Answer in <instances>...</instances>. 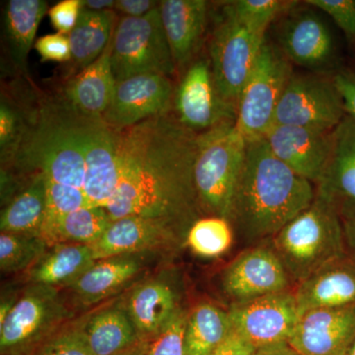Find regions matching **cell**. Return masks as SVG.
I'll return each instance as SVG.
<instances>
[{
  "label": "cell",
  "instance_id": "1",
  "mask_svg": "<svg viewBox=\"0 0 355 355\" xmlns=\"http://www.w3.org/2000/svg\"><path fill=\"white\" fill-rule=\"evenodd\" d=\"M197 137L168 113L119 132L120 183L105 209L112 220L162 219L187 234L200 210L193 176Z\"/></svg>",
  "mask_w": 355,
  "mask_h": 355
},
{
  "label": "cell",
  "instance_id": "2",
  "mask_svg": "<svg viewBox=\"0 0 355 355\" xmlns=\"http://www.w3.org/2000/svg\"><path fill=\"white\" fill-rule=\"evenodd\" d=\"M313 183L273 155L265 139L248 142L229 221L247 244L272 239L314 202Z\"/></svg>",
  "mask_w": 355,
  "mask_h": 355
},
{
  "label": "cell",
  "instance_id": "3",
  "mask_svg": "<svg viewBox=\"0 0 355 355\" xmlns=\"http://www.w3.org/2000/svg\"><path fill=\"white\" fill-rule=\"evenodd\" d=\"M270 240V248L297 286L347 254L342 217L317 193L312 205Z\"/></svg>",
  "mask_w": 355,
  "mask_h": 355
},
{
  "label": "cell",
  "instance_id": "4",
  "mask_svg": "<svg viewBox=\"0 0 355 355\" xmlns=\"http://www.w3.org/2000/svg\"><path fill=\"white\" fill-rule=\"evenodd\" d=\"M247 144L235 121L198 135L193 184L200 209L210 216L229 220Z\"/></svg>",
  "mask_w": 355,
  "mask_h": 355
},
{
  "label": "cell",
  "instance_id": "5",
  "mask_svg": "<svg viewBox=\"0 0 355 355\" xmlns=\"http://www.w3.org/2000/svg\"><path fill=\"white\" fill-rule=\"evenodd\" d=\"M112 69L116 83L146 73L173 76L177 67L159 6L142 17H121L112 40Z\"/></svg>",
  "mask_w": 355,
  "mask_h": 355
},
{
  "label": "cell",
  "instance_id": "6",
  "mask_svg": "<svg viewBox=\"0 0 355 355\" xmlns=\"http://www.w3.org/2000/svg\"><path fill=\"white\" fill-rule=\"evenodd\" d=\"M292 72L279 48L263 42L238 99L236 128L248 142L263 139L275 123V112Z\"/></svg>",
  "mask_w": 355,
  "mask_h": 355
},
{
  "label": "cell",
  "instance_id": "7",
  "mask_svg": "<svg viewBox=\"0 0 355 355\" xmlns=\"http://www.w3.org/2000/svg\"><path fill=\"white\" fill-rule=\"evenodd\" d=\"M69 316L55 287L33 284L0 323L1 355H31Z\"/></svg>",
  "mask_w": 355,
  "mask_h": 355
},
{
  "label": "cell",
  "instance_id": "8",
  "mask_svg": "<svg viewBox=\"0 0 355 355\" xmlns=\"http://www.w3.org/2000/svg\"><path fill=\"white\" fill-rule=\"evenodd\" d=\"M345 116L334 78L321 73H293L280 98L275 123L331 132Z\"/></svg>",
  "mask_w": 355,
  "mask_h": 355
},
{
  "label": "cell",
  "instance_id": "9",
  "mask_svg": "<svg viewBox=\"0 0 355 355\" xmlns=\"http://www.w3.org/2000/svg\"><path fill=\"white\" fill-rule=\"evenodd\" d=\"M210 42V67L221 97L237 109L238 99L266 38L248 30L225 10Z\"/></svg>",
  "mask_w": 355,
  "mask_h": 355
},
{
  "label": "cell",
  "instance_id": "10",
  "mask_svg": "<svg viewBox=\"0 0 355 355\" xmlns=\"http://www.w3.org/2000/svg\"><path fill=\"white\" fill-rule=\"evenodd\" d=\"M228 314L232 328L256 349L288 343L301 315L295 294L288 291L233 303Z\"/></svg>",
  "mask_w": 355,
  "mask_h": 355
},
{
  "label": "cell",
  "instance_id": "11",
  "mask_svg": "<svg viewBox=\"0 0 355 355\" xmlns=\"http://www.w3.org/2000/svg\"><path fill=\"white\" fill-rule=\"evenodd\" d=\"M176 119L190 132L200 135L228 121H235L236 107L217 90L209 60L193 62L175 91Z\"/></svg>",
  "mask_w": 355,
  "mask_h": 355
},
{
  "label": "cell",
  "instance_id": "12",
  "mask_svg": "<svg viewBox=\"0 0 355 355\" xmlns=\"http://www.w3.org/2000/svg\"><path fill=\"white\" fill-rule=\"evenodd\" d=\"M169 76L140 74L116 83L113 97L102 119L110 128L121 130L167 114L174 99Z\"/></svg>",
  "mask_w": 355,
  "mask_h": 355
},
{
  "label": "cell",
  "instance_id": "13",
  "mask_svg": "<svg viewBox=\"0 0 355 355\" xmlns=\"http://www.w3.org/2000/svg\"><path fill=\"white\" fill-rule=\"evenodd\" d=\"M263 139L275 157L299 176L317 184L330 162L335 130L275 123Z\"/></svg>",
  "mask_w": 355,
  "mask_h": 355
},
{
  "label": "cell",
  "instance_id": "14",
  "mask_svg": "<svg viewBox=\"0 0 355 355\" xmlns=\"http://www.w3.org/2000/svg\"><path fill=\"white\" fill-rule=\"evenodd\" d=\"M291 279L270 247L252 248L229 263L222 275L223 291L234 303L288 291Z\"/></svg>",
  "mask_w": 355,
  "mask_h": 355
},
{
  "label": "cell",
  "instance_id": "15",
  "mask_svg": "<svg viewBox=\"0 0 355 355\" xmlns=\"http://www.w3.org/2000/svg\"><path fill=\"white\" fill-rule=\"evenodd\" d=\"M355 342V305L300 315L289 345L303 355H347Z\"/></svg>",
  "mask_w": 355,
  "mask_h": 355
},
{
  "label": "cell",
  "instance_id": "16",
  "mask_svg": "<svg viewBox=\"0 0 355 355\" xmlns=\"http://www.w3.org/2000/svg\"><path fill=\"white\" fill-rule=\"evenodd\" d=\"M85 161L84 193L89 207L106 209L120 183L119 130L102 118L89 120Z\"/></svg>",
  "mask_w": 355,
  "mask_h": 355
},
{
  "label": "cell",
  "instance_id": "17",
  "mask_svg": "<svg viewBox=\"0 0 355 355\" xmlns=\"http://www.w3.org/2000/svg\"><path fill=\"white\" fill-rule=\"evenodd\" d=\"M183 234V231L162 219L128 216L112 222L102 237L89 247L95 260L99 261L170 246Z\"/></svg>",
  "mask_w": 355,
  "mask_h": 355
},
{
  "label": "cell",
  "instance_id": "18",
  "mask_svg": "<svg viewBox=\"0 0 355 355\" xmlns=\"http://www.w3.org/2000/svg\"><path fill=\"white\" fill-rule=\"evenodd\" d=\"M316 186L343 220L355 217V121L349 116L335 130L330 162Z\"/></svg>",
  "mask_w": 355,
  "mask_h": 355
},
{
  "label": "cell",
  "instance_id": "19",
  "mask_svg": "<svg viewBox=\"0 0 355 355\" xmlns=\"http://www.w3.org/2000/svg\"><path fill=\"white\" fill-rule=\"evenodd\" d=\"M280 51L289 62L321 73L334 55L333 37L316 13L302 11L287 18L279 34Z\"/></svg>",
  "mask_w": 355,
  "mask_h": 355
},
{
  "label": "cell",
  "instance_id": "20",
  "mask_svg": "<svg viewBox=\"0 0 355 355\" xmlns=\"http://www.w3.org/2000/svg\"><path fill=\"white\" fill-rule=\"evenodd\" d=\"M300 314L319 308L355 305V260L349 254L327 263L294 291Z\"/></svg>",
  "mask_w": 355,
  "mask_h": 355
},
{
  "label": "cell",
  "instance_id": "21",
  "mask_svg": "<svg viewBox=\"0 0 355 355\" xmlns=\"http://www.w3.org/2000/svg\"><path fill=\"white\" fill-rule=\"evenodd\" d=\"M161 19L177 69L190 64L207 29L209 2L164 0L159 2Z\"/></svg>",
  "mask_w": 355,
  "mask_h": 355
},
{
  "label": "cell",
  "instance_id": "22",
  "mask_svg": "<svg viewBox=\"0 0 355 355\" xmlns=\"http://www.w3.org/2000/svg\"><path fill=\"white\" fill-rule=\"evenodd\" d=\"M181 310L176 287L169 280L155 279L132 291L125 311L140 340L153 342Z\"/></svg>",
  "mask_w": 355,
  "mask_h": 355
},
{
  "label": "cell",
  "instance_id": "23",
  "mask_svg": "<svg viewBox=\"0 0 355 355\" xmlns=\"http://www.w3.org/2000/svg\"><path fill=\"white\" fill-rule=\"evenodd\" d=\"M112 40L94 62L65 84L60 94L77 111L95 118H102L116 87L111 62Z\"/></svg>",
  "mask_w": 355,
  "mask_h": 355
},
{
  "label": "cell",
  "instance_id": "24",
  "mask_svg": "<svg viewBox=\"0 0 355 355\" xmlns=\"http://www.w3.org/2000/svg\"><path fill=\"white\" fill-rule=\"evenodd\" d=\"M88 245L58 244L30 268L33 284L49 287L72 286L96 263Z\"/></svg>",
  "mask_w": 355,
  "mask_h": 355
},
{
  "label": "cell",
  "instance_id": "25",
  "mask_svg": "<svg viewBox=\"0 0 355 355\" xmlns=\"http://www.w3.org/2000/svg\"><path fill=\"white\" fill-rule=\"evenodd\" d=\"M141 270L142 263L137 254L112 257L96 261L95 265L70 287L79 302L92 305L127 286Z\"/></svg>",
  "mask_w": 355,
  "mask_h": 355
},
{
  "label": "cell",
  "instance_id": "26",
  "mask_svg": "<svg viewBox=\"0 0 355 355\" xmlns=\"http://www.w3.org/2000/svg\"><path fill=\"white\" fill-rule=\"evenodd\" d=\"M46 214V180L42 174L33 175L2 209L0 229L1 232L40 236Z\"/></svg>",
  "mask_w": 355,
  "mask_h": 355
},
{
  "label": "cell",
  "instance_id": "27",
  "mask_svg": "<svg viewBox=\"0 0 355 355\" xmlns=\"http://www.w3.org/2000/svg\"><path fill=\"white\" fill-rule=\"evenodd\" d=\"M44 0H9L4 12V25L9 53L14 64L27 70V60L40 23L49 12Z\"/></svg>",
  "mask_w": 355,
  "mask_h": 355
},
{
  "label": "cell",
  "instance_id": "28",
  "mask_svg": "<svg viewBox=\"0 0 355 355\" xmlns=\"http://www.w3.org/2000/svg\"><path fill=\"white\" fill-rule=\"evenodd\" d=\"M116 12L83 8L74 29L69 34L71 60L80 70L94 62L113 38Z\"/></svg>",
  "mask_w": 355,
  "mask_h": 355
},
{
  "label": "cell",
  "instance_id": "29",
  "mask_svg": "<svg viewBox=\"0 0 355 355\" xmlns=\"http://www.w3.org/2000/svg\"><path fill=\"white\" fill-rule=\"evenodd\" d=\"M232 329L228 312L211 303L198 305L187 319L184 355H211Z\"/></svg>",
  "mask_w": 355,
  "mask_h": 355
},
{
  "label": "cell",
  "instance_id": "30",
  "mask_svg": "<svg viewBox=\"0 0 355 355\" xmlns=\"http://www.w3.org/2000/svg\"><path fill=\"white\" fill-rule=\"evenodd\" d=\"M83 328L94 355H114L140 340L127 312L118 308L100 311Z\"/></svg>",
  "mask_w": 355,
  "mask_h": 355
},
{
  "label": "cell",
  "instance_id": "31",
  "mask_svg": "<svg viewBox=\"0 0 355 355\" xmlns=\"http://www.w3.org/2000/svg\"><path fill=\"white\" fill-rule=\"evenodd\" d=\"M108 212L102 207H84L64 214L44 228L41 238L49 247L58 244L92 245L111 225Z\"/></svg>",
  "mask_w": 355,
  "mask_h": 355
},
{
  "label": "cell",
  "instance_id": "32",
  "mask_svg": "<svg viewBox=\"0 0 355 355\" xmlns=\"http://www.w3.org/2000/svg\"><path fill=\"white\" fill-rule=\"evenodd\" d=\"M186 242L191 251L198 256L216 258L232 246V226L230 221L222 217L198 218L189 229Z\"/></svg>",
  "mask_w": 355,
  "mask_h": 355
},
{
  "label": "cell",
  "instance_id": "33",
  "mask_svg": "<svg viewBox=\"0 0 355 355\" xmlns=\"http://www.w3.org/2000/svg\"><path fill=\"white\" fill-rule=\"evenodd\" d=\"M48 244L40 236L22 233L0 234V268L2 272H18L31 268L46 254Z\"/></svg>",
  "mask_w": 355,
  "mask_h": 355
},
{
  "label": "cell",
  "instance_id": "34",
  "mask_svg": "<svg viewBox=\"0 0 355 355\" xmlns=\"http://www.w3.org/2000/svg\"><path fill=\"white\" fill-rule=\"evenodd\" d=\"M292 2L280 0H236L226 2L224 10L254 34L266 38L268 26Z\"/></svg>",
  "mask_w": 355,
  "mask_h": 355
},
{
  "label": "cell",
  "instance_id": "35",
  "mask_svg": "<svg viewBox=\"0 0 355 355\" xmlns=\"http://www.w3.org/2000/svg\"><path fill=\"white\" fill-rule=\"evenodd\" d=\"M28 116L21 113L12 103L1 98L0 105V149H1L2 164L12 162L17 153L26 128Z\"/></svg>",
  "mask_w": 355,
  "mask_h": 355
},
{
  "label": "cell",
  "instance_id": "36",
  "mask_svg": "<svg viewBox=\"0 0 355 355\" xmlns=\"http://www.w3.org/2000/svg\"><path fill=\"white\" fill-rule=\"evenodd\" d=\"M31 355H94L83 326L60 330L44 340Z\"/></svg>",
  "mask_w": 355,
  "mask_h": 355
},
{
  "label": "cell",
  "instance_id": "37",
  "mask_svg": "<svg viewBox=\"0 0 355 355\" xmlns=\"http://www.w3.org/2000/svg\"><path fill=\"white\" fill-rule=\"evenodd\" d=\"M188 314L183 309L153 340L148 355H184V336Z\"/></svg>",
  "mask_w": 355,
  "mask_h": 355
},
{
  "label": "cell",
  "instance_id": "38",
  "mask_svg": "<svg viewBox=\"0 0 355 355\" xmlns=\"http://www.w3.org/2000/svg\"><path fill=\"white\" fill-rule=\"evenodd\" d=\"M305 3L331 16L347 39L355 42L354 0H307Z\"/></svg>",
  "mask_w": 355,
  "mask_h": 355
},
{
  "label": "cell",
  "instance_id": "39",
  "mask_svg": "<svg viewBox=\"0 0 355 355\" xmlns=\"http://www.w3.org/2000/svg\"><path fill=\"white\" fill-rule=\"evenodd\" d=\"M35 49L44 62H65L71 60L69 36L55 33L37 40Z\"/></svg>",
  "mask_w": 355,
  "mask_h": 355
},
{
  "label": "cell",
  "instance_id": "40",
  "mask_svg": "<svg viewBox=\"0 0 355 355\" xmlns=\"http://www.w3.org/2000/svg\"><path fill=\"white\" fill-rule=\"evenodd\" d=\"M83 8V0H62L49 10L53 28L60 34L67 35L74 29Z\"/></svg>",
  "mask_w": 355,
  "mask_h": 355
},
{
  "label": "cell",
  "instance_id": "41",
  "mask_svg": "<svg viewBox=\"0 0 355 355\" xmlns=\"http://www.w3.org/2000/svg\"><path fill=\"white\" fill-rule=\"evenodd\" d=\"M333 78L342 96L345 114L355 121V73L340 72Z\"/></svg>",
  "mask_w": 355,
  "mask_h": 355
},
{
  "label": "cell",
  "instance_id": "42",
  "mask_svg": "<svg viewBox=\"0 0 355 355\" xmlns=\"http://www.w3.org/2000/svg\"><path fill=\"white\" fill-rule=\"evenodd\" d=\"M256 349L232 329L227 338L211 355H254Z\"/></svg>",
  "mask_w": 355,
  "mask_h": 355
},
{
  "label": "cell",
  "instance_id": "43",
  "mask_svg": "<svg viewBox=\"0 0 355 355\" xmlns=\"http://www.w3.org/2000/svg\"><path fill=\"white\" fill-rule=\"evenodd\" d=\"M158 6L159 2L153 0H118L114 9L123 14V17L139 18L150 13Z\"/></svg>",
  "mask_w": 355,
  "mask_h": 355
},
{
  "label": "cell",
  "instance_id": "44",
  "mask_svg": "<svg viewBox=\"0 0 355 355\" xmlns=\"http://www.w3.org/2000/svg\"><path fill=\"white\" fill-rule=\"evenodd\" d=\"M254 355H303L288 343H280L256 350Z\"/></svg>",
  "mask_w": 355,
  "mask_h": 355
},
{
  "label": "cell",
  "instance_id": "45",
  "mask_svg": "<svg viewBox=\"0 0 355 355\" xmlns=\"http://www.w3.org/2000/svg\"><path fill=\"white\" fill-rule=\"evenodd\" d=\"M347 253L355 260V217L343 220Z\"/></svg>",
  "mask_w": 355,
  "mask_h": 355
},
{
  "label": "cell",
  "instance_id": "46",
  "mask_svg": "<svg viewBox=\"0 0 355 355\" xmlns=\"http://www.w3.org/2000/svg\"><path fill=\"white\" fill-rule=\"evenodd\" d=\"M116 6V1L114 0H84L83 7L85 9L91 11H101L112 10Z\"/></svg>",
  "mask_w": 355,
  "mask_h": 355
},
{
  "label": "cell",
  "instance_id": "47",
  "mask_svg": "<svg viewBox=\"0 0 355 355\" xmlns=\"http://www.w3.org/2000/svg\"><path fill=\"white\" fill-rule=\"evenodd\" d=\"M151 343L153 342L140 340L139 342L128 347V349L114 355H148Z\"/></svg>",
  "mask_w": 355,
  "mask_h": 355
},
{
  "label": "cell",
  "instance_id": "48",
  "mask_svg": "<svg viewBox=\"0 0 355 355\" xmlns=\"http://www.w3.org/2000/svg\"><path fill=\"white\" fill-rule=\"evenodd\" d=\"M347 355H355V342L352 343V345L350 347Z\"/></svg>",
  "mask_w": 355,
  "mask_h": 355
}]
</instances>
